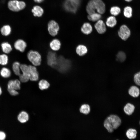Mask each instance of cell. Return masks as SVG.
Listing matches in <instances>:
<instances>
[{"label":"cell","mask_w":140,"mask_h":140,"mask_svg":"<svg viewBox=\"0 0 140 140\" xmlns=\"http://www.w3.org/2000/svg\"><path fill=\"white\" fill-rule=\"evenodd\" d=\"M119 37L124 40H127L130 36L131 32L129 28L125 25H123L120 27L118 31Z\"/></svg>","instance_id":"8992f818"},{"label":"cell","mask_w":140,"mask_h":140,"mask_svg":"<svg viewBox=\"0 0 140 140\" xmlns=\"http://www.w3.org/2000/svg\"><path fill=\"white\" fill-rule=\"evenodd\" d=\"M139 124H140V122H139Z\"/></svg>","instance_id":"7bdbcfd3"},{"label":"cell","mask_w":140,"mask_h":140,"mask_svg":"<svg viewBox=\"0 0 140 140\" xmlns=\"http://www.w3.org/2000/svg\"><path fill=\"white\" fill-rule=\"evenodd\" d=\"M71 66V61L62 56L57 57L56 65L54 68L60 72L65 73L68 71Z\"/></svg>","instance_id":"7a4b0ae2"},{"label":"cell","mask_w":140,"mask_h":140,"mask_svg":"<svg viewBox=\"0 0 140 140\" xmlns=\"http://www.w3.org/2000/svg\"><path fill=\"white\" fill-rule=\"evenodd\" d=\"M86 10L89 15L95 13L96 11L103 14L105 11V5L101 0H90L87 4Z\"/></svg>","instance_id":"6da1fadb"},{"label":"cell","mask_w":140,"mask_h":140,"mask_svg":"<svg viewBox=\"0 0 140 140\" xmlns=\"http://www.w3.org/2000/svg\"><path fill=\"white\" fill-rule=\"evenodd\" d=\"M132 9L130 6H127L125 7L123 11L124 16L128 18L131 17L132 16Z\"/></svg>","instance_id":"83f0119b"},{"label":"cell","mask_w":140,"mask_h":140,"mask_svg":"<svg viewBox=\"0 0 140 140\" xmlns=\"http://www.w3.org/2000/svg\"><path fill=\"white\" fill-rule=\"evenodd\" d=\"M61 43L57 39L53 40L50 43V46L51 49L55 51H58L60 48Z\"/></svg>","instance_id":"e0dca14e"},{"label":"cell","mask_w":140,"mask_h":140,"mask_svg":"<svg viewBox=\"0 0 140 140\" xmlns=\"http://www.w3.org/2000/svg\"><path fill=\"white\" fill-rule=\"evenodd\" d=\"M126 56L125 54L123 52H119L116 55V60L120 62H123L125 60Z\"/></svg>","instance_id":"1f68e13d"},{"label":"cell","mask_w":140,"mask_h":140,"mask_svg":"<svg viewBox=\"0 0 140 140\" xmlns=\"http://www.w3.org/2000/svg\"><path fill=\"white\" fill-rule=\"evenodd\" d=\"M121 11L120 8L117 6H114L112 7L110 10L111 14L115 16L118 15L120 13Z\"/></svg>","instance_id":"d6a6232c"},{"label":"cell","mask_w":140,"mask_h":140,"mask_svg":"<svg viewBox=\"0 0 140 140\" xmlns=\"http://www.w3.org/2000/svg\"><path fill=\"white\" fill-rule=\"evenodd\" d=\"M34 16L35 17H40L44 13L43 9L38 6H35L33 7L32 10Z\"/></svg>","instance_id":"d6986e66"},{"label":"cell","mask_w":140,"mask_h":140,"mask_svg":"<svg viewBox=\"0 0 140 140\" xmlns=\"http://www.w3.org/2000/svg\"><path fill=\"white\" fill-rule=\"evenodd\" d=\"M126 2H130L132 0H124Z\"/></svg>","instance_id":"b9f144b4"},{"label":"cell","mask_w":140,"mask_h":140,"mask_svg":"<svg viewBox=\"0 0 140 140\" xmlns=\"http://www.w3.org/2000/svg\"><path fill=\"white\" fill-rule=\"evenodd\" d=\"M47 59L48 64L54 68L57 63V59L56 54L54 52H49L47 55Z\"/></svg>","instance_id":"9c48e42d"},{"label":"cell","mask_w":140,"mask_h":140,"mask_svg":"<svg viewBox=\"0 0 140 140\" xmlns=\"http://www.w3.org/2000/svg\"><path fill=\"white\" fill-rule=\"evenodd\" d=\"M76 52L77 54L79 55L82 56L87 53V49L85 45H80L76 47Z\"/></svg>","instance_id":"ffe728a7"},{"label":"cell","mask_w":140,"mask_h":140,"mask_svg":"<svg viewBox=\"0 0 140 140\" xmlns=\"http://www.w3.org/2000/svg\"><path fill=\"white\" fill-rule=\"evenodd\" d=\"M20 69L22 73L29 75V66L25 64L20 65Z\"/></svg>","instance_id":"d590c367"},{"label":"cell","mask_w":140,"mask_h":140,"mask_svg":"<svg viewBox=\"0 0 140 140\" xmlns=\"http://www.w3.org/2000/svg\"><path fill=\"white\" fill-rule=\"evenodd\" d=\"M128 93L130 96L134 97H136L139 95L140 90L136 86H133L131 87L129 89Z\"/></svg>","instance_id":"2e32d148"},{"label":"cell","mask_w":140,"mask_h":140,"mask_svg":"<svg viewBox=\"0 0 140 140\" xmlns=\"http://www.w3.org/2000/svg\"><path fill=\"white\" fill-rule=\"evenodd\" d=\"M27 57L29 61L34 66H38L40 64L41 57L37 51H30L27 53Z\"/></svg>","instance_id":"5b68a950"},{"label":"cell","mask_w":140,"mask_h":140,"mask_svg":"<svg viewBox=\"0 0 140 140\" xmlns=\"http://www.w3.org/2000/svg\"><path fill=\"white\" fill-rule=\"evenodd\" d=\"M137 132L136 130L133 128H130L127 130L126 134L129 139H135L137 136Z\"/></svg>","instance_id":"44dd1931"},{"label":"cell","mask_w":140,"mask_h":140,"mask_svg":"<svg viewBox=\"0 0 140 140\" xmlns=\"http://www.w3.org/2000/svg\"><path fill=\"white\" fill-rule=\"evenodd\" d=\"M8 60V56L6 54H3L0 55V64L2 65H6Z\"/></svg>","instance_id":"836d02e7"},{"label":"cell","mask_w":140,"mask_h":140,"mask_svg":"<svg viewBox=\"0 0 140 140\" xmlns=\"http://www.w3.org/2000/svg\"><path fill=\"white\" fill-rule=\"evenodd\" d=\"M82 32L86 34H88L91 33L92 27L91 25L88 23H85L83 25L81 28Z\"/></svg>","instance_id":"9a60e30c"},{"label":"cell","mask_w":140,"mask_h":140,"mask_svg":"<svg viewBox=\"0 0 140 140\" xmlns=\"http://www.w3.org/2000/svg\"><path fill=\"white\" fill-rule=\"evenodd\" d=\"M29 115L26 111H22L20 112L17 116L18 120L20 123H24L26 122L29 119Z\"/></svg>","instance_id":"5bb4252c"},{"label":"cell","mask_w":140,"mask_h":140,"mask_svg":"<svg viewBox=\"0 0 140 140\" xmlns=\"http://www.w3.org/2000/svg\"><path fill=\"white\" fill-rule=\"evenodd\" d=\"M29 80L32 81H36L39 79V74L36 68L34 66L29 65Z\"/></svg>","instance_id":"ba28073f"},{"label":"cell","mask_w":140,"mask_h":140,"mask_svg":"<svg viewBox=\"0 0 140 140\" xmlns=\"http://www.w3.org/2000/svg\"><path fill=\"white\" fill-rule=\"evenodd\" d=\"M19 81L22 82H25L28 81L29 80V75L22 73L19 76Z\"/></svg>","instance_id":"e575fe53"},{"label":"cell","mask_w":140,"mask_h":140,"mask_svg":"<svg viewBox=\"0 0 140 140\" xmlns=\"http://www.w3.org/2000/svg\"><path fill=\"white\" fill-rule=\"evenodd\" d=\"M11 28L9 25H5L3 26L1 29V34L3 36H6L11 33Z\"/></svg>","instance_id":"4316f807"},{"label":"cell","mask_w":140,"mask_h":140,"mask_svg":"<svg viewBox=\"0 0 140 140\" xmlns=\"http://www.w3.org/2000/svg\"><path fill=\"white\" fill-rule=\"evenodd\" d=\"M26 46V43L23 40L21 39L17 40L14 44L15 48L21 52L24 51Z\"/></svg>","instance_id":"4fadbf2b"},{"label":"cell","mask_w":140,"mask_h":140,"mask_svg":"<svg viewBox=\"0 0 140 140\" xmlns=\"http://www.w3.org/2000/svg\"><path fill=\"white\" fill-rule=\"evenodd\" d=\"M135 109V106L133 104L128 103L127 104L124 106L123 110L126 114L130 115L133 113Z\"/></svg>","instance_id":"ac0fdd59"},{"label":"cell","mask_w":140,"mask_h":140,"mask_svg":"<svg viewBox=\"0 0 140 140\" xmlns=\"http://www.w3.org/2000/svg\"><path fill=\"white\" fill-rule=\"evenodd\" d=\"M80 111L83 114L86 115L88 114L90 111L89 106L87 104H82L80 108Z\"/></svg>","instance_id":"4dcf8cb0"},{"label":"cell","mask_w":140,"mask_h":140,"mask_svg":"<svg viewBox=\"0 0 140 140\" xmlns=\"http://www.w3.org/2000/svg\"><path fill=\"white\" fill-rule=\"evenodd\" d=\"M20 65L19 62H15L13 64L12 68L14 73L17 76H19L20 73Z\"/></svg>","instance_id":"d4e9b609"},{"label":"cell","mask_w":140,"mask_h":140,"mask_svg":"<svg viewBox=\"0 0 140 140\" xmlns=\"http://www.w3.org/2000/svg\"><path fill=\"white\" fill-rule=\"evenodd\" d=\"M101 14L99 13H95L89 15L87 16L88 19L93 22L97 21L101 18Z\"/></svg>","instance_id":"f1b7e54d"},{"label":"cell","mask_w":140,"mask_h":140,"mask_svg":"<svg viewBox=\"0 0 140 140\" xmlns=\"http://www.w3.org/2000/svg\"><path fill=\"white\" fill-rule=\"evenodd\" d=\"M8 6L10 10L13 12H18L24 9L26 6V4L23 1L12 0L9 1Z\"/></svg>","instance_id":"277c9868"},{"label":"cell","mask_w":140,"mask_h":140,"mask_svg":"<svg viewBox=\"0 0 140 140\" xmlns=\"http://www.w3.org/2000/svg\"><path fill=\"white\" fill-rule=\"evenodd\" d=\"M2 88L0 86V95L2 94Z\"/></svg>","instance_id":"60d3db41"},{"label":"cell","mask_w":140,"mask_h":140,"mask_svg":"<svg viewBox=\"0 0 140 140\" xmlns=\"http://www.w3.org/2000/svg\"><path fill=\"white\" fill-rule=\"evenodd\" d=\"M1 46L3 52L5 53H8L12 50L11 45L8 42L3 43L1 44Z\"/></svg>","instance_id":"cb8c5ba5"},{"label":"cell","mask_w":140,"mask_h":140,"mask_svg":"<svg viewBox=\"0 0 140 140\" xmlns=\"http://www.w3.org/2000/svg\"><path fill=\"white\" fill-rule=\"evenodd\" d=\"M134 79L135 83L140 86V71L134 74Z\"/></svg>","instance_id":"8d00e7d4"},{"label":"cell","mask_w":140,"mask_h":140,"mask_svg":"<svg viewBox=\"0 0 140 140\" xmlns=\"http://www.w3.org/2000/svg\"><path fill=\"white\" fill-rule=\"evenodd\" d=\"M94 27L97 32L100 34L104 33L106 31V25L101 20L97 21L95 24Z\"/></svg>","instance_id":"7c38bea8"},{"label":"cell","mask_w":140,"mask_h":140,"mask_svg":"<svg viewBox=\"0 0 140 140\" xmlns=\"http://www.w3.org/2000/svg\"><path fill=\"white\" fill-rule=\"evenodd\" d=\"M8 90L10 94L13 96L17 95L19 94V93L17 90H16L11 89H8Z\"/></svg>","instance_id":"74e56055"},{"label":"cell","mask_w":140,"mask_h":140,"mask_svg":"<svg viewBox=\"0 0 140 140\" xmlns=\"http://www.w3.org/2000/svg\"><path fill=\"white\" fill-rule=\"evenodd\" d=\"M104 125L108 131L110 133L113 132L114 129L108 117L106 118L104 123Z\"/></svg>","instance_id":"7402d4cb"},{"label":"cell","mask_w":140,"mask_h":140,"mask_svg":"<svg viewBox=\"0 0 140 140\" xmlns=\"http://www.w3.org/2000/svg\"><path fill=\"white\" fill-rule=\"evenodd\" d=\"M6 137L5 133L3 131H0V140H4Z\"/></svg>","instance_id":"f35d334b"},{"label":"cell","mask_w":140,"mask_h":140,"mask_svg":"<svg viewBox=\"0 0 140 140\" xmlns=\"http://www.w3.org/2000/svg\"><path fill=\"white\" fill-rule=\"evenodd\" d=\"M80 3V0H65L63 6L66 11L75 13L77 10Z\"/></svg>","instance_id":"3957f363"},{"label":"cell","mask_w":140,"mask_h":140,"mask_svg":"<svg viewBox=\"0 0 140 140\" xmlns=\"http://www.w3.org/2000/svg\"><path fill=\"white\" fill-rule=\"evenodd\" d=\"M38 86L39 88L43 90L47 89L50 87V84L47 81L43 79L39 81Z\"/></svg>","instance_id":"484cf974"},{"label":"cell","mask_w":140,"mask_h":140,"mask_svg":"<svg viewBox=\"0 0 140 140\" xmlns=\"http://www.w3.org/2000/svg\"><path fill=\"white\" fill-rule=\"evenodd\" d=\"M48 32L51 35L54 36L58 34L59 26L58 24L55 21H50L48 24Z\"/></svg>","instance_id":"52a82bcc"},{"label":"cell","mask_w":140,"mask_h":140,"mask_svg":"<svg viewBox=\"0 0 140 140\" xmlns=\"http://www.w3.org/2000/svg\"><path fill=\"white\" fill-rule=\"evenodd\" d=\"M109 117L114 129H117L121 123L120 118L118 116L115 115H111Z\"/></svg>","instance_id":"30bf717a"},{"label":"cell","mask_w":140,"mask_h":140,"mask_svg":"<svg viewBox=\"0 0 140 140\" xmlns=\"http://www.w3.org/2000/svg\"><path fill=\"white\" fill-rule=\"evenodd\" d=\"M0 73L2 77L5 78H8L11 75V72L10 69L6 67L2 68L0 72Z\"/></svg>","instance_id":"f546056e"},{"label":"cell","mask_w":140,"mask_h":140,"mask_svg":"<svg viewBox=\"0 0 140 140\" xmlns=\"http://www.w3.org/2000/svg\"><path fill=\"white\" fill-rule=\"evenodd\" d=\"M20 82L18 79L11 80L8 84V89L16 90H20Z\"/></svg>","instance_id":"8fae6325"},{"label":"cell","mask_w":140,"mask_h":140,"mask_svg":"<svg viewBox=\"0 0 140 140\" xmlns=\"http://www.w3.org/2000/svg\"><path fill=\"white\" fill-rule=\"evenodd\" d=\"M35 2L40 3L43 2L44 0H33Z\"/></svg>","instance_id":"ab89813d"},{"label":"cell","mask_w":140,"mask_h":140,"mask_svg":"<svg viewBox=\"0 0 140 140\" xmlns=\"http://www.w3.org/2000/svg\"><path fill=\"white\" fill-rule=\"evenodd\" d=\"M106 23L108 26L112 27L116 25L117 20L116 18L114 16H110L107 18Z\"/></svg>","instance_id":"603a6c76"},{"label":"cell","mask_w":140,"mask_h":140,"mask_svg":"<svg viewBox=\"0 0 140 140\" xmlns=\"http://www.w3.org/2000/svg\"></svg>","instance_id":"ee69618b"}]
</instances>
